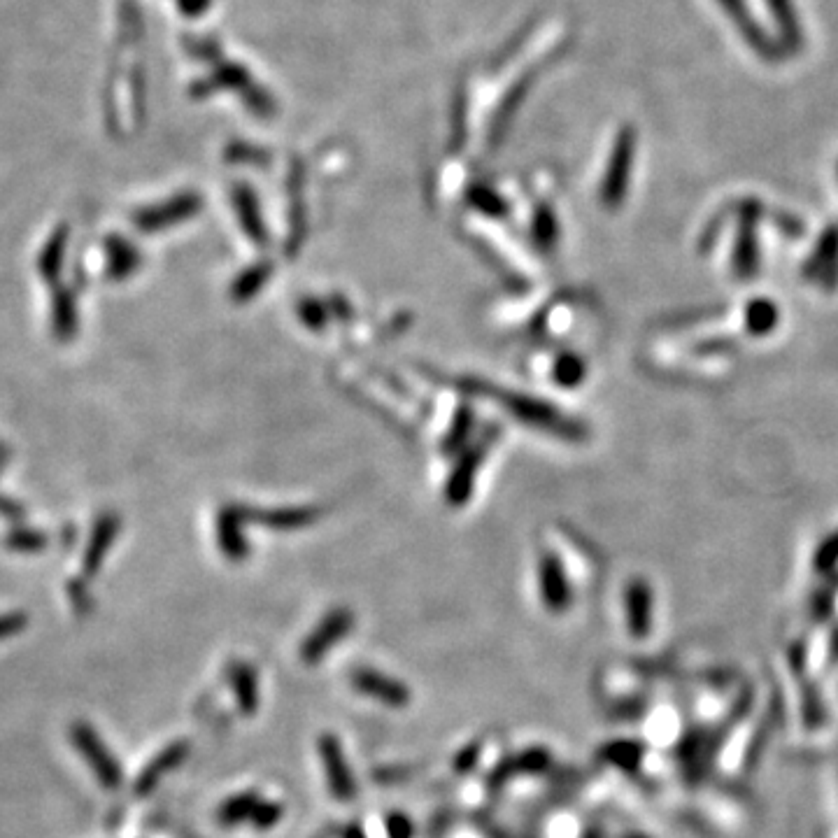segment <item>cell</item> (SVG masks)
I'll return each instance as SVG.
<instances>
[{
  "mask_svg": "<svg viewBox=\"0 0 838 838\" xmlns=\"http://www.w3.org/2000/svg\"><path fill=\"white\" fill-rule=\"evenodd\" d=\"M494 396L508 408L510 415L517 417L524 424L534 426V429L548 431L552 433V436H559L564 440L587 438L585 424H580L578 419L559 413V410L555 406H550L548 401L531 399V396H522V394H506V392H496Z\"/></svg>",
  "mask_w": 838,
  "mask_h": 838,
  "instance_id": "1",
  "label": "cell"
},
{
  "mask_svg": "<svg viewBox=\"0 0 838 838\" xmlns=\"http://www.w3.org/2000/svg\"><path fill=\"white\" fill-rule=\"evenodd\" d=\"M634 159H636V131L631 129V126H624V129L620 131V136L615 138L613 152H610L608 168L601 184V201L608 210L620 208L624 196H627Z\"/></svg>",
  "mask_w": 838,
  "mask_h": 838,
  "instance_id": "2",
  "label": "cell"
},
{
  "mask_svg": "<svg viewBox=\"0 0 838 838\" xmlns=\"http://www.w3.org/2000/svg\"><path fill=\"white\" fill-rule=\"evenodd\" d=\"M741 224L734 247V273L738 280H750L759 268V247H757V219L764 215V208L757 201L741 203Z\"/></svg>",
  "mask_w": 838,
  "mask_h": 838,
  "instance_id": "3",
  "label": "cell"
},
{
  "mask_svg": "<svg viewBox=\"0 0 838 838\" xmlns=\"http://www.w3.org/2000/svg\"><path fill=\"white\" fill-rule=\"evenodd\" d=\"M804 278L825 289H834L838 284V226H829L822 233L818 247L804 266Z\"/></svg>",
  "mask_w": 838,
  "mask_h": 838,
  "instance_id": "4",
  "label": "cell"
},
{
  "mask_svg": "<svg viewBox=\"0 0 838 838\" xmlns=\"http://www.w3.org/2000/svg\"><path fill=\"white\" fill-rule=\"evenodd\" d=\"M720 5L727 10L731 21L738 26V31L745 35V40L750 42V47L755 49L762 59H769V61L778 59V54H780L778 45L771 38H766V33L757 26V21L752 19L745 0H720Z\"/></svg>",
  "mask_w": 838,
  "mask_h": 838,
  "instance_id": "5",
  "label": "cell"
},
{
  "mask_svg": "<svg viewBox=\"0 0 838 838\" xmlns=\"http://www.w3.org/2000/svg\"><path fill=\"white\" fill-rule=\"evenodd\" d=\"M487 447H489V438L480 440L478 445L468 447L464 459H461L459 466L454 468L450 485H447V489H445L447 501H450L452 506H461V503H464L468 496H471L475 473H478V466H480L482 457L487 454Z\"/></svg>",
  "mask_w": 838,
  "mask_h": 838,
  "instance_id": "6",
  "label": "cell"
},
{
  "mask_svg": "<svg viewBox=\"0 0 838 838\" xmlns=\"http://www.w3.org/2000/svg\"><path fill=\"white\" fill-rule=\"evenodd\" d=\"M243 515H245L247 522L264 524V527H268V529L291 531V529L310 527V524L319 517V510L317 508H282V510H247V508H243Z\"/></svg>",
  "mask_w": 838,
  "mask_h": 838,
  "instance_id": "7",
  "label": "cell"
},
{
  "mask_svg": "<svg viewBox=\"0 0 838 838\" xmlns=\"http://www.w3.org/2000/svg\"><path fill=\"white\" fill-rule=\"evenodd\" d=\"M233 205H236L240 226H243L247 238H250L254 245H266V226L264 217H261L257 196H254L245 184H238V187L233 189Z\"/></svg>",
  "mask_w": 838,
  "mask_h": 838,
  "instance_id": "8",
  "label": "cell"
},
{
  "mask_svg": "<svg viewBox=\"0 0 838 838\" xmlns=\"http://www.w3.org/2000/svg\"><path fill=\"white\" fill-rule=\"evenodd\" d=\"M245 522L247 520H245L243 510L226 508L219 513V543H222V550L233 561H240L247 557V541L243 534Z\"/></svg>",
  "mask_w": 838,
  "mask_h": 838,
  "instance_id": "9",
  "label": "cell"
},
{
  "mask_svg": "<svg viewBox=\"0 0 838 838\" xmlns=\"http://www.w3.org/2000/svg\"><path fill=\"white\" fill-rule=\"evenodd\" d=\"M541 589L545 603H548L552 610H561L568 603V599H571L564 568H561L555 555H545L541 561Z\"/></svg>",
  "mask_w": 838,
  "mask_h": 838,
  "instance_id": "10",
  "label": "cell"
},
{
  "mask_svg": "<svg viewBox=\"0 0 838 838\" xmlns=\"http://www.w3.org/2000/svg\"><path fill=\"white\" fill-rule=\"evenodd\" d=\"M771 14L776 19L778 31L783 35V47L787 52H797L804 45V33H801L797 12H794L792 0H769Z\"/></svg>",
  "mask_w": 838,
  "mask_h": 838,
  "instance_id": "11",
  "label": "cell"
},
{
  "mask_svg": "<svg viewBox=\"0 0 838 838\" xmlns=\"http://www.w3.org/2000/svg\"><path fill=\"white\" fill-rule=\"evenodd\" d=\"M534 77H536L534 70H531V73L524 75L522 80L517 82L513 89H510V94L506 96V101H503V105L499 108V115H496L494 124H492V145H496V142L501 140L503 133H506L510 119L515 117L517 108H520L524 98H527V91L531 87V82H534Z\"/></svg>",
  "mask_w": 838,
  "mask_h": 838,
  "instance_id": "12",
  "label": "cell"
},
{
  "mask_svg": "<svg viewBox=\"0 0 838 838\" xmlns=\"http://www.w3.org/2000/svg\"><path fill=\"white\" fill-rule=\"evenodd\" d=\"M778 305L769 298H757L745 310V326L752 336H766V333L776 329L778 324Z\"/></svg>",
  "mask_w": 838,
  "mask_h": 838,
  "instance_id": "13",
  "label": "cell"
},
{
  "mask_svg": "<svg viewBox=\"0 0 838 838\" xmlns=\"http://www.w3.org/2000/svg\"><path fill=\"white\" fill-rule=\"evenodd\" d=\"M271 271H273V266L266 264V261H261V264L247 268V271L236 280V284H233V289H231L233 298H236V301H243V303L250 301V298L257 296L259 291L266 287L268 278H271Z\"/></svg>",
  "mask_w": 838,
  "mask_h": 838,
  "instance_id": "14",
  "label": "cell"
},
{
  "mask_svg": "<svg viewBox=\"0 0 838 838\" xmlns=\"http://www.w3.org/2000/svg\"><path fill=\"white\" fill-rule=\"evenodd\" d=\"M627 608H629L631 629H636L638 634H641V631H645V627H648V613H650V589L645 582L636 580L634 585L629 587Z\"/></svg>",
  "mask_w": 838,
  "mask_h": 838,
  "instance_id": "15",
  "label": "cell"
},
{
  "mask_svg": "<svg viewBox=\"0 0 838 838\" xmlns=\"http://www.w3.org/2000/svg\"><path fill=\"white\" fill-rule=\"evenodd\" d=\"M201 208V201H198V196L194 194H187V196H180L177 201H173L168 205V208L163 210H156L152 215L145 217V226H163L166 222H175V219H182V217H191L194 212Z\"/></svg>",
  "mask_w": 838,
  "mask_h": 838,
  "instance_id": "16",
  "label": "cell"
},
{
  "mask_svg": "<svg viewBox=\"0 0 838 838\" xmlns=\"http://www.w3.org/2000/svg\"><path fill=\"white\" fill-rule=\"evenodd\" d=\"M557 238H559V224H557L555 215H552V210L538 208L536 217H534V240H536V245L541 247V250L550 252L552 247L557 245Z\"/></svg>",
  "mask_w": 838,
  "mask_h": 838,
  "instance_id": "17",
  "label": "cell"
},
{
  "mask_svg": "<svg viewBox=\"0 0 838 838\" xmlns=\"http://www.w3.org/2000/svg\"><path fill=\"white\" fill-rule=\"evenodd\" d=\"M468 201H471L473 208H478L480 212H485V215H492V217H501L508 212L506 201H503L496 191L487 187H475L471 194H468Z\"/></svg>",
  "mask_w": 838,
  "mask_h": 838,
  "instance_id": "18",
  "label": "cell"
},
{
  "mask_svg": "<svg viewBox=\"0 0 838 838\" xmlns=\"http://www.w3.org/2000/svg\"><path fill=\"white\" fill-rule=\"evenodd\" d=\"M555 380L564 387H575L585 380V364H582L580 357H573V354H566L555 364Z\"/></svg>",
  "mask_w": 838,
  "mask_h": 838,
  "instance_id": "19",
  "label": "cell"
},
{
  "mask_svg": "<svg viewBox=\"0 0 838 838\" xmlns=\"http://www.w3.org/2000/svg\"><path fill=\"white\" fill-rule=\"evenodd\" d=\"M298 315H301L303 324L310 326V329H324L326 324V310L322 303L312 301V298H305V301L298 303Z\"/></svg>",
  "mask_w": 838,
  "mask_h": 838,
  "instance_id": "20",
  "label": "cell"
},
{
  "mask_svg": "<svg viewBox=\"0 0 838 838\" xmlns=\"http://www.w3.org/2000/svg\"><path fill=\"white\" fill-rule=\"evenodd\" d=\"M468 426H471V413H468V408H461V413H459V417H457V422H454V431H452V436L447 438V445H459L461 440L466 438V433H468Z\"/></svg>",
  "mask_w": 838,
  "mask_h": 838,
  "instance_id": "21",
  "label": "cell"
},
{
  "mask_svg": "<svg viewBox=\"0 0 838 838\" xmlns=\"http://www.w3.org/2000/svg\"><path fill=\"white\" fill-rule=\"evenodd\" d=\"M838 561V534L827 538V543L818 550V566H832Z\"/></svg>",
  "mask_w": 838,
  "mask_h": 838,
  "instance_id": "22",
  "label": "cell"
},
{
  "mask_svg": "<svg viewBox=\"0 0 838 838\" xmlns=\"http://www.w3.org/2000/svg\"><path fill=\"white\" fill-rule=\"evenodd\" d=\"M177 5H180V10L189 14V17H198V14L208 10L210 0H177Z\"/></svg>",
  "mask_w": 838,
  "mask_h": 838,
  "instance_id": "23",
  "label": "cell"
}]
</instances>
